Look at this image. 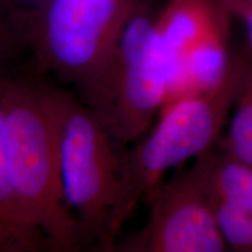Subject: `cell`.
Instances as JSON below:
<instances>
[{"instance_id":"5b68a950","label":"cell","mask_w":252,"mask_h":252,"mask_svg":"<svg viewBox=\"0 0 252 252\" xmlns=\"http://www.w3.org/2000/svg\"><path fill=\"white\" fill-rule=\"evenodd\" d=\"M140 0H42L28 8L27 46L40 74L80 91L108 61Z\"/></svg>"},{"instance_id":"6da1fadb","label":"cell","mask_w":252,"mask_h":252,"mask_svg":"<svg viewBox=\"0 0 252 252\" xmlns=\"http://www.w3.org/2000/svg\"><path fill=\"white\" fill-rule=\"evenodd\" d=\"M0 109L9 174L24 212L45 236L49 251L82 250L80 225L63 195L58 141L39 76L23 64L0 70Z\"/></svg>"},{"instance_id":"7c38bea8","label":"cell","mask_w":252,"mask_h":252,"mask_svg":"<svg viewBox=\"0 0 252 252\" xmlns=\"http://www.w3.org/2000/svg\"><path fill=\"white\" fill-rule=\"evenodd\" d=\"M231 18L238 19L247 31V48L252 54V0H222Z\"/></svg>"},{"instance_id":"8fae6325","label":"cell","mask_w":252,"mask_h":252,"mask_svg":"<svg viewBox=\"0 0 252 252\" xmlns=\"http://www.w3.org/2000/svg\"><path fill=\"white\" fill-rule=\"evenodd\" d=\"M214 203L217 224L229 250L252 252V214L215 196Z\"/></svg>"},{"instance_id":"8992f818","label":"cell","mask_w":252,"mask_h":252,"mask_svg":"<svg viewBox=\"0 0 252 252\" xmlns=\"http://www.w3.org/2000/svg\"><path fill=\"white\" fill-rule=\"evenodd\" d=\"M231 15L222 0H167L156 21V41L168 84L162 108L219 86L228 70Z\"/></svg>"},{"instance_id":"ba28073f","label":"cell","mask_w":252,"mask_h":252,"mask_svg":"<svg viewBox=\"0 0 252 252\" xmlns=\"http://www.w3.org/2000/svg\"><path fill=\"white\" fill-rule=\"evenodd\" d=\"M42 251H49L45 236L28 219L12 185L0 109V252Z\"/></svg>"},{"instance_id":"277c9868","label":"cell","mask_w":252,"mask_h":252,"mask_svg":"<svg viewBox=\"0 0 252 252\" xmlns=\"http://www.w3.org/2000/svg\"><path fill=\"white\" fill-rule=\"evenodd\" d=\"M160 0H140L108 61L78 96L116 139H140L153 126L167 94L168 72L156 41Z\"/></svg>"},{"instance_id":"7a4b0ae2","label":"cell","mask_w":252,"mask_h":252,"mask_svg":"<svg viewBox=\"0 0 252 252\" xmlns=\"http://www.w3.org/2000/svg\"><path fill=\"white\" fill-rule=\"evenodd\" d=\"M250 52L231 54L219 86L185 97L159 112L158 122L122 157L117 202L110 237L116 243L135 207L163 180L169 169L196 159L215 146L244 80Z\"/></svg>"},{"instance_id":"30bf717a","label":"cell","mask_w":252,"mask_h":252,"mask_svg":"<svg viewBox=\"0 0 252 252\" xmlns=\"http://www.w3.org/2000/svg\"><path fill=\"white\" fill-rule=\"evenodd\" d=\"M28 8L14 0H0V70L23 64L27 46Z\"/></svg>"},{"instance_id":"52a82bcc","label":"cell","mask_w":252,"mask_h":252,"mask_svg":"<svg viewBox=\"0 0 252 252\" xmlns=\"http://www.w3.org/2000/svg\"><path fill=\"white\" fill-rule=\"evenodd\" d=\"M145 200L151 206L149 220L138 231L119 238L115 251H229L217 224L204 153L187 171L162 180Z\"/></svg>"},{"instance_id":"4fadbf2b","label":"cell","mask_w":252,"mask_h":252,"mask_svg":"<svg viewBox=\"0 0 252 252\" xmlns=\"http://www.w3.org/2000/svg\"><path fill=\"white\" fill-rule=\"evenodd\" d=\"M14 1L19 5L24 6V7H34V6H36L42 0H14Z\"/></svg>"},{"instance_id":"9c48e42d","label":"cell","mask_w":252,"mask_h":252,"mask_svg":"<svg viewBox=\"0 0 252 252\" xmlns=\"http://www.w3.org/2000/svg\"><path fill=\"white\" fill-rule=\"evenodd\" d=\"M204 156L214 196L252 214V166L230 157L220 147H213Z\"/></svg>"},{"instance_id":"5bb4252c","label":"cell","mask_w":252,"mask_h":252,"mask_svg":"<svg viewBox=\"0 0 252 252\" xmlns=\"http://www.w3.org/2000/svg\"><path fill=\"white\" fill-rule=\"evenodd\" d=\"M250 70L252 72V54L250 53Z\"/></svg>"},{"instance_id":"3957f363","label":"cell","mask_w":252,"mask_h":252,"mask_svg":"<svg viewBox=\"0 0 252 252\" xmlns=\"http://www.w3.org/2000/svg\"><path fill=\"white\" fill-rule=\"evenodd\" d=\"M39 86L54 125L63 195L83 247L113 252L110 228L127 145L110 133L78 94L41 76Z\"/></svg>"}]
</instances>
